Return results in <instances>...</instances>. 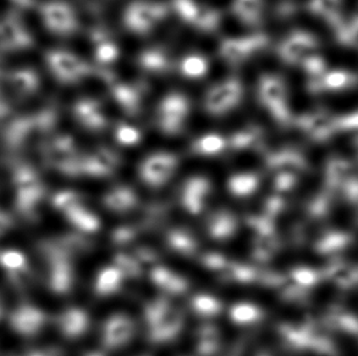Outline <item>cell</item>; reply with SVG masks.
I'll return each mask as SVG.
<instances>
[{
  "label": "cell",
  "mask_w": 358,
  "mask_h": 356,
  "mask_svg": "<svg viewBox=\"0 0 358 356\" xmlns=\"http://www.w3.org/2000/svg\"><path fill=\"white\" fill-rule=\"evenodd\" d=\"M169 14L165 3L150 0H135L126 6L124 24L134 34H147L162 24Z\"/></svg>",
  "instance_id": "6da1fadb"
},
{
  "label": "cell",
  "mask_w": 358,
  "mask_h": 356,
  "mask_svg": "<svg viewBox=\"0 0 358 356\" xmlns=\"http://www.w3.org/2000/svg\"><path fill=\"white\" fill-rule=\"evenodd\" d=\"M269 39L264 34H251L225 38L219 44V55L225 63L238 65L264 50Z\"/></svg>",
  "instance_id": "5b68a950"
},
{
  "label": "cell",
  "mask_w": 358,
  "mask_h": 356,
  "mask_svg": "<svg viewBox=\"0 0 358 356\" xmlns=\"http://www.w3.org/2000/svg\"><path fill=\"white\" fill-rule=\"evenodd\" d=\"M48 17L53 29L63 34H71L80 27V20L70 5L57 3L49 8Z\"/></svg>",
  "instance_id": "30bf717a"
},
{
  "label": "cell",
  "mask_w": 358,
  "mask_h": 356,
  "mask_svg": "<svg viewBox=\"0 0 358 356\" xmlns=\"http://www.w3.org/2000/svg\"><path fill=\"white\" fill-rule=\"evenodd\" d=\"M115 137L117 142L124 145H134L140 143L141 133L140 131L127 125V124H120L115 128Z\"/></svg>",
  "instance_id": "ac0fdd59"
},
{
  "label": "cell",
  "mask_w": 358,
  "mask_h": 356,
  "mask_svg": "<svg viewBox=\"0 0 358 356\" xmlns=\"http://www.w3.org/2000/svg\"><path fill=\"white\" fill-rule=\"evenodd\" d=\"M245 89L238 77H230L215 83L210 87L204 98V110L209 115H228L241 104Z\"/></svg>",
  "instance_id": "3957f363"
},
{
  "label": "cell",
  "mask_w": 358,
  "mask_h": 356,
  "mask_svg": "<svg viewBox=\"0 0 358 356\" xmlns=\"http://www.w3.org/2000/svg\"><path fill=\"white\" fill-rule=\"evenodd\" d=\"M53 68L58 77L66 83H80L92 73V68L85 60L68 52L54 55Z\"/></svg>",
  "instance_id": "52a82bcc"
},
{
  "label": "cell",
  "mask_w": 358,
  "mask_h": 356,
  "mask_svg": "<svg viewBox=\"0 0 358 356\" xmlns=\"http://www.w3.org/2000/svg\"><path fill=\"white\" fill-rule=\"evenodd\" d=\"M115 283H117V272L113 269L106 271L101 277V284H99L101 288L99 289L103 292H110Z\"/></svg>",
  "instance_id": "44dd1931"
},
{
  "label": "cell",
  "mask_w": 358,
  "mask_h": 356,
  "mask_svg": "<svg viewBox=\"0 0 358 356\" xmlns=\"http://www.w3.org/2000/svg\"><path fill=\"white\" fill-rule=\"evenodd\" d=\"M227 147V140L222 135L217 133H208V135L199 137L192 145L194 153L201 155H215L223 151Z\"/></svg>",
  "instance_id": "2e32d148"
},
{
  "label": "cell",
  "mask_w": 358,
  "mask_h": 356,
  "mask_svg": "<svg viewBox=\"0 0 358 356\" xmlns=\"http://www.w3.org/2000/svg\"><path fill=\"white\" fill-rule=\"evenodd\" d=\"M176 166V158L174 155L159 153L147 158L141 166V172L143 177L152 183H159L169 177Z\"/></svg>",
  "instance_id": "9c48e42d"
},
{
  "label": "cell",
  "mask_w": 358,
  "mask_h": 356,
  "mask_svg": "<svg viewBox=\"0 0 358 356\" xmlns=\"http://www.w3.org/2000/svg\"><path fill=\"white\" fill-rule=\"evenodd\" d=\"M257 96L261 105L268 110L276 122H287L289 110L286 107V87L282 80L275 75H263L257 86Z\"/></svg>",
  "instance_id": "8992f818"
},
{
  "label": "cell",
  "mask_w": 358,
  "mask_h": 356,
  "mask_svg": "<svg viewBox=\"0 0 358 356\" xmlns=\"http://www.w3.org/2000/svg\"><path fill=\"white\" fill-rule=\"evenodd\" d=\"M263 0H234L231 11L246 26H257L263 19Z\"/></svg>",
  "instance_id": "7c38bea8"
},
{
  "label": "cell",
  "mask_w": 358,
  "mask_h": 356,
  "mask_svg": "<svg viewBox=\"0 0 358 356\" xmlns=\"http://www.w3.org/2000/svg\"><path fill=\"white\" fill-rule=\"evenodd\" d=\"M92 42L94 45V57L98 63L112 64L119 58L120 49L106 31L94 29L92 32Z\"/></svg>",
  "instance_id": "4fadbf2b"
},
{
  "label": "cell",
  "mask_w": 358,
  "mask_h": 356,
  "mask_svg": "<svg viewBox=\"0 0 358 356\" xmlns=\"http://www.w3.org/2000/svg\"><path fill=\"white\" fill-rule=\"evenodd\" d=\"M138 65L145 71L150 73H165L169 71L171 66L169 54L164 49L155 48L145 49L138 57Z\"/></svg>",
  "instance_id": "5bb4252c"
},
{
  "label": "cell",
  "mask_w": 358,
  "mask_h": 356,
  "mask_svg": "<svg viewBox=\"0 0 358 356\" xmlns=\"http://www.w3.org/2000/svg\"><path fill=\"white\" fill-rule=\"evenodd\" d=\"M262 130H259L257 126H250L243 130L238 131L231 138V143H233L235 148H245V147H252V145H257L258 142L262 140Z\"/></svg>",
  "instance_id": "e0dca14e"
},
{
  "label": "cell",
  "mask_w": 358,
  "mask_h": 356,
  "mask_svg": "<svg viewBox=\"0 0 358 356\" xmlns=\"http://www.w3.org/2000/svg\"><path fill=\"white\" fill-rule=\"evenodd\" d=\"M257 316L256 309L248 306V305H242V306H238V308L234 309L233 318L235 321H250Z\"/></svg>",
  "instance_id": "ffe728a7"
},
{
  "label": "cell",
  "mask_w": 358,
  "mask_h": 356,
  "mask_svg": "<svg viewBox=\"0 0 358 356\" xmlns=\"http://www.w3.org/2000/svg\"><path fill=\"white\" fill-rule=\"evenodd\" d=\"M180 73L189 80L204 77L209 71L208 59L199 53L187 54L179 64Z\"/></svg>",
  "instance_id": "9a60e30c"
},
{
  "label": "cell",
  "mask_w": 358,
  "mask_h": 356,
  "mask_svg": "<svg viewBox=\"0 0 358 356\" xmlns=\"http://www.w3.org/2000/svg\"><path fill=\"white\" fill-rule=\"evenodd\" d=\"M173 9L185 24L203 34H212L222 22L218 10L197 0H173Z\"/></svg>",
  "instance_id": "277c9868"
},
{
  "label": "cell",
  "mask_w": 358,
  "mask_h": 356,
  "mask_svg": "<svg viewBox=\"0 0 358 356\" xmlns=\"http://www.w3.org/2000/svg\"><path fill=\"white\" fill-rule=\"evenodd\" d=\"M112 82V94L114 99L120 105L121 109L129 115H136L140 111L141 91L138 88L126 84V83L114 82V78H110Z\"/></svg>",
  "instance_id": "8fae6325"
},
{
  "label": "cell",
  "mask_w": 358,
  "mask_h": 356,
  "mask_svg": "<svg viewBox=\"0 0 358 356\" xmlns=\"http://www.w3.org/2000/svg\"><path fill=\"white\" fill-rule=\"evenodd\" d=\"M73 114L78 119V124L86 130L98 132L107 127L108 117L103 110L99 101L91 98L78 99L73 107Z\"/></svg>",
  "instance_id": "ba28073f"
},
{
  "label": "cell",
  "mask_w": 358,
  "mask_h": 356,
  "mask_svg": "<svg viewBox=\"0 0 358 356\" xmlns=\"http://www.w3.org/2000/svg\"><path fill=\"white\" fill-rule=\"evenodd\" d=\"M191 104L189 98L178 91L169 93L157 107V126L166 135H179L189 120Z\"/></svg>",
  "instance_id": "7a4b0ae2"
},
{
  "label": "cell",
  "mask_w": 358,
  "mask_h": 356,
  "mask_svg": "<svg viewBox=\"0 0 358 356\" xmlns=\"http://www.w3.org/2000/svg\"><path fill=\"white\" fill-rule=\"evenodd\" d=\"M257 179L252 175H240L230 181V188L236 194H246L256 187Z\"/></svg>",
  "instance_id": "d6986e66"
}]
</instances>
